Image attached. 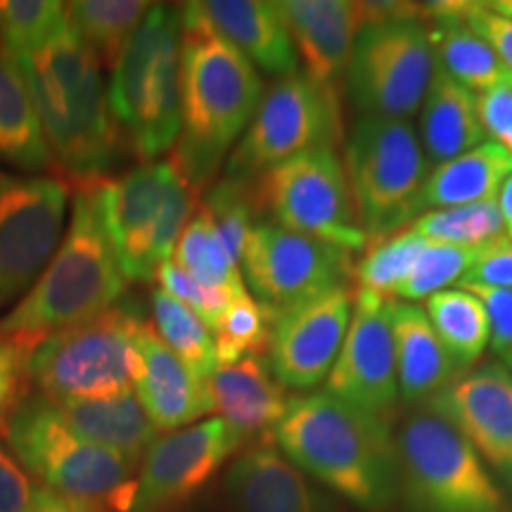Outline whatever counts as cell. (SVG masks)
I'll return each mask as SVG.
<instances>
[{
	"label": "cell",
	"mask_w": 512,
	"mask_h": 512,
	"mask_svg": "<svg viewBox=\"0 0 512 512\" xmlns=\"http://www.w3.org/2000/svg\"><path fill=\"white\" fill-rule=\"evenodd\" d=\"M512 176V155L486 140L451 162L434 166L420 195V209H448L498 200Z\"/></svg>",
	"instance_id": "cell-29"
},
{
	"label": "cell",
	"mask_w": 512,
	"mask_h": 512,
	"mask_svg": "<svg viewBox=\"0 0 512 512\" xmlns=\"http://www.w3.org/2000/svg\"><path fill=\"white\" fill-rule=\"evenodd\" d=\"M389 5L349 3V0H278V10L290 31L304 76L335 91L347 72L356 36Z\"/></svg>",
	"instance_id": "cell-20"
},
{
	"label": "cell",
	"mask_w": 512,
	"mask_h": 512,
	"mask_svg": "<svg viewBox=\"0 0 512 512\" xmlns=\"http://www.w3.org/2000/svg\"><path fill=\"white\" fill-rule=\"evenodd\" d=\"M482 247H460L444 245V242H430L425 252L418 256L408 278L394 292L399 302H420L430 299L432 294L448 290V285L460 283L475 264Z\"/></svg>",
	"instance_id": "cell-38"
},
{
	"label": "cell",
	"mask_w": 512,
	"mask_h": 512,
	"mask_svg": "<svg viewBox=\"0 0 512 512\" xmlns=\"http://www.w3.org/2000/svg\"><path fill=\"white\" fill-rule=\"evenodd\" d=\"M36 102L53 162L72 181H105L126 150L112 117L100 62L69 22L34 53L15 55Z\"/></svg>",
	"instance_id": "cell-3"
},
{
	"label": "cell",
	"mask_w": 512,
	"mask_h": 512,
	"mask_svg": "<svg viewBox=\"0 0 512 512\" xmlns=\"http://www.w3.org/2000/svg\"><path fill=\"white\" fill-rule=\"evenodd\" d=\"M3 432L19 463L53 494L95 512L131 510L140 465L79 437L53 399H22Z\"/></svg>",
	"instance_id": "cell-5"
},
{
	"label": "cell",
	"mask_w": 512,
	"mask_h": 512,
	"mask_svg": "<svg viewBox=\"0 0 512 512\" xmlns=\"http://www.w3.org/2000/svg\"><path fill=\"white\" fill-rule=\"evenodd\" d=\"M38 512H95V510L86 508V505L74 503V501H67V498L55 494Z\"/></svg>",
	"instance_id": "cell-50"
},
{
	"label": "cell",
	"mask_w": 512,
	"mask_h": 512,
	"mask_svg": "<svg viewBox=\"0 0 512 512\" xmlns=\"http://www.w3.org/2000/svg\"><path fill=\"white\" fill-rule=\"evenodd\" d=\"M176 512H181V510H176Z\"/></svg>",
	"instance_id": "cell-53"
},
{
	"label": "cell",
	"mask_w": 512,
	"mask_h": 512,
	"mask_svg": "<svg viewBox=\"0 0 512 512\" xmlns=\"http://www.w3.org/2000/svg\"><path fill=\"white\" fill-rule=\"evenodd\" d=\"M240 268L247 292L273 325L285 311L342 285L349 252L261 221L249 235Z\"/></svg>",
	"instance_id": "cell-13"
},
{
	"label": "cell",
	"mask_w": 512,
	"mask_h": 512,
	"mask_svg": "<svg viewBox=\"0 0 512 512\" xmlns=\"http://www.w3.org/2000/svg\"><path fill=\"white\" fill-rule=\"evenodd\" d=\"M150 8L145 0H76L67 3V22L95 60L112 72Z\"/></svg>",
	"instance_id": "cell-32"
},
{
	"label": "cell",
	"mask_w": 512,
	"mask_h": 512,
	"mask_svg": "<svg viewBox=\"0 0 512 512\" xmlns=\"http://www.w3.org/2000/svg\"><path fill=\"white\" fill-rule=\"evenodd\" d=\"M325 394L377 415H387L401 399L389 299L356 294L342 351L325 380Z\"/></svg>",
	"instance_id": "cell-17"
},
{
	"label": "cell",
	"mask_w": 512,
	"mask_h": 512,
	"mask_svg": "<svg viewBox=\"0 0 512 512\" xmlns=\"http://www.w3.org/2000/svg\"><path fill=\"white\" fill-rule=\"evenodd\" d=\"M427 8L430 10L420 12L430 17L427 29L437 53V64L453 81L479 95L510 86L512 72L494 48L460 19V3H437Z\"/></svg>",
	"instance_id": "cell-28"
},
{
	"label": "cell",
	"mask_w": 512,
	"mask_h": 512,
	"mask_svg": "<svg viewBox=\"0 0 512 512\" xmlns=\"http://www.w3.org/2000/svg\"><path fill=\"white\" fill-rule=\"evenodd\" d=\"M339 136L337 93L294 74L268 88L247 131L226 159V178L249 183L273 166Z\"/></svg>",
	"instance_id": "cell-12"
},
{
	"label": "cell",
	"mask_w": 512,
	"mask_h": 512,
	"mask_svg": "<svg viewBox=\"0 0 512 512\" xmlns=\"http://www.w3.org/2000/svg\"><path fill=\"white\" fill-rule=\"evenodd\" d=\"M155 278L159 280V290L171 294V297L178 299L183 306H188L192 313H197V316L207 323V328L211 332H214L221 316L235 299L230 297V294L209 290V287L202 285L200 280H195L190 273H185L174 259L162 261V264L157 266Z\"/></svg>",
	"instance_id": "cell-42"
},
{
	"label": "cell",
	"mask_w": 512,
	"mask_h": 512,
	"mask_svg": "<svg viewBox=\"0 0 512 512\" xmlns=\"http://www.w3.org/2000/svg\"><path fill=\"white\" fill-rule=\"evenodd\" d=\"M389 318H392L399 396L408 403L434 399L456 380L460 370L448 356L425 311L415 304L389 299Z\"/></svg>",
	"instance_id": "cell-25"
},
{
	"label": "cell",
	"mask_w": 512,
	"mask_h": 512,
	"mask_svg": "<svg viewBox=\"0 0 512 512\" xmlns=\"http://www.w3.org/2000/svg\"><path fill=\"white\" fill-rule=\"evenodd\" d=\"M181 8L152 5L107 83L112 117L140 164L159 162L181 138Z\"/></svg>",
	"instance_id": "cell-6"
},
{
	"label": "cell",
	"mask_w": 512,
	"mask_h": 512,
	"mask_svg": "<svg viewBox=\"0 0 512 512\" xmlns=\"http://www.w3.org/2000/svg\"><path fill=\"white\" fill-rule=\"evenodd\" d=\"M351 311L354 297L339 285L275 318L268 342V366L275 380L297 392L328 380L347 337Z\"/></svg>",
	"instance_id": "cell-16"
},
{
	"label": "cell",
	"mask_w": 512,
	"mask_h": 512,
	"mask_svg": "<svg viewBox=\"0 0 512 512\" xmlns=\"http://www.w3.org/2000/svg\"><path fill=\"white\" fill-rule=\"evenodd\" d=\"M55 403L79 437L138 465L143 463L152 444L162 437L133 392Z\"/></svg>",
	"instance_id": "cell-26"
},
{
	"label": "cell",
	"mask_w": 512,
	"mask_h": 512,
	"mask_svg": "<svg viewBox=\"0 0 512 512\" xmlns=\"http://www.w3.org/2000/svg\"><path fill=\"white\" fill-rule=\"evenodd\" d=\"M430 240L420 238L411 228L375 242L366 259L358 266V292L394 299V292L408 278L418 256L425 252Z\"/></svg>",
	"instance_id": "cell-36"
},
{
	"label": "cell",
	"mask_w": 512,
	"mask_h": 512,
	"mask_svg": "<svg viewBox=\"0 0 512 512\" xmlns=\"http://www.w3.org/2000/svg\"><path fill=\"white\" fill-rule=\"evenodd\" d=\"M200 8L214 29L256 69L287 79L299 74V57L278 3L264 0H204Z\"/></svg>",
	"instance_id": "cell-22"
},
{
	"label": "cell",
	"mask_w": 512,
	"mask_h": 512,
	"mask_svg": "<svg viewBox=\"0 0 512 512\" xmlns=\"http://www.w3.org/2000/svg\"><path fill=\"white\" fill-rule=\"evenodd\" d=\"M152 325L157 335L197 380L207 382L219 368L214 332L207 323L164 290L152 292Z\"/></svg>",
	"instance_id": "cell-34"
},
{
	"label": "cell",
	"mask_w": 512,
	"mask_h": 512,
	"mask_svg": "<svg viewBox=\"0 0 512 512\" xmlns=\"http://www.w3.org/2000/svg\"><path fill=\"white\" fill-rule=\"evenodd\" d=\"M3 181H5V176H3V174H0V183H3Z\"/></svg>",
	"instance_id": "cell-52"
},
{
	"label": "cell",
	"mask_w": 512,
	"mask_h": 512,
	"mask_svg": "<svg viewBox=\"0 0 512 512\" xmlns=\"http://www.w3.org/2000/svg\"><path fill=\"white\" fill-rule=\"evenodd\" d=\"M280 453L363 512L392 508L399 489V453L384 415L335 396H292L273 427Z\"/></svg>",
	"instance_id": "cell-2"
},
{
	"label": "cell",
	"mask_w": 512,
	"mask_h": 512,
	"mask_svg": "<svg viewBox=\"0 0 512 512\" xmlns=\"http://www.w3.org/2000/svg\"><path fill=\"white\" fill-rule=\"evenodd\" d=\"M131 384L159 432H176L214 413L207 384L166 347L150 320L140 325L133 339Z\"/></svg>",
	"instance_id": "cell-21"
},
{
	"label": "cell",
	"mask_w": 512,
	"mask_h": 512,
	"mask_svg": "<svg viewBox=\"0 0 512 512\" xmlns=\"http://www.w3.org/2000/svg\"><path fill=\"white\" fill-rule=\"evenodd\" d=\"M69 185L29 176L0 183V309L27 294L62 242Z\"/></svg>",
	"instance_id": "cell-14"
},
{
	"label": "cell",
	"mask_w": 512,
	"mask_h": 512,
	"mask_svg": "<svg viewBox=\"0 0 512 512\" xmlns=\"http://www.w3.org/2000/svg\"><path fill=\"white\" fill-rule=\"evenodd\" d=\"M226 491L233 512H320L304 472L268 441L235 460Z\"/></svg>",
	"instance_id": "cell-23"
},
{
	"label": "cell",
	"mask_w": 512,
	"mask_h": 512,
	"mask_svg": "<svg viewBox=\"0 0 512 512\" xmlns=\"http://www.w3.org/2000/svg\"><path fill=\"white\" fill-rule=\"evenodd\" d=\"M486 8L498 12V15L512 19V0H494V3H486Z\"/></svg>",
	"instance_id": "cell-51"
},
{
	"label": "cell",
	"mask_w": 512,
	"mask_h": 512,
	"mask_svg": "<svg viewBox=\"0 0 512 512\" xmlns=\"http://www.w3.org/2000/svg\"><path fill=\"white\" fill-rule=\"evenodd\" d=\"M460 290L470 292L482 302L491 328V347L501 358L503 366L512 373V290L503 287H489L479 283H458Z\"/></svg>",
	"instance_id": "cell-44"
},
{
	"label": "cell",
	"mask_w": 512,
	"mask_h": 512,
	"mask_svg": "<svg viewBox=\"0 0 512 512\" xmlns=\"http://www.w3.org/2000/svg\"><path fill=\"white\" fill-rule=\"evenodd\" d=\"M67 24V3L0 0V43L12 55L34 53Z\"/></svg>",
	"instance_id": "cell-37"
},
{
	"label": "cell",
	"mask_w": 512,
	"mask_h": 512,
	"mask_svg": "<svg viewBox=\"0 0 512 512\" xmlns=\"http://www.w3.org/2000/svg\"><path fill=\"white\" fill-rule=\"evenodd\" d=\"M256 211L292 233L309 235L354 254L366 247L368 235L358 226L344 164L335 147L323 145L273 166L252 190Z\"/></svg>",
	"instance_id": "cell-11"
},
{
	"label": "cell",
	"mask_w": 512,
	"mask_h": 512,
	"mask_svg": "<svg viewBox=\"0 0 512 512\" xmlns=\"http://www.w3.org/2000/svg\"><path fill=\"white\" fill-rule=\"evenodd\" d=\"M344 171L358 226L382 240L418 214L432 169L411 121L361 117L344 143Z\"/></svg>",
	"instance_id": "cell-7"
},
{
	"label": "cell",
	"mask_w": 512,
	"mask_h": 512,
	"mask_svg": "<svg viewBox=\"0 0 512 512\" xmlns=\"http://www.w3.org/2000/svg\"><path fill=\"white\" fill-rule=\"evenodd\" d=\"M27 358V351L0 339V425L3 427L10 413L17 408V403L22 401L19 394H22L24 380H29Z\"/></svg>",
	"instance_id": "cell-47"
},
{
	"label": "cell",
	"mask_w": 512,
	"mask_h": 512,
	"mask_svg": "<svg viewBox=\"0 0 512 512\" xmlns=\"http://www.w3.org/2000/svg\"><path fill=\"white\" fill-rule=\"evenodd\" d=\"M406 228L430 242L460 247H482L505 235V223L498 200L465 204V207L432 209L413 219Z\"/></svg>",
	"instance_id": "cell-35"
},
{
	"label": "cell",
	"mask_w": 512,
	"mask_h": 512,
	"mask_svg": "<svg viewBox=\"0 0 512 512\" xmlns=\"http://www.w3.org/2000/svg\"><path fill=\"white\" fill-rule=\"evenodd\" d=\"M463 280H467V283L512 290V242L508 235L482 245L475 264H472Z\"/></svg>",
	"instance_id": "cell-46"
},
{
	"label": "cell",
	"mask_w": 512,
	"mask_h": 512,
	"mask_svg": "<svg viewBox=\"0 0 512 512\" xmlns=\"http://www.w3.org/2000/svg\"><path fill=\"white\" fill-rule=\"evenodd\" d=\"M126 285L102 226L95 185H81L60 247L22 302L0 318V339L31 354L43 339L124 299Z\"/></svg>",
	"instance_id": "cell-4"
},
{
	"label": "cell",
	"mask_w": 512,
	"mask_h": 512,
	"mask_svg": "<svg viewBox=\"0 0 512 512\" xmlns=\"http://www.w3.org/2000/svg\"><path fill=\"white\" fill-rule=\"evenodd\" d=\"M425 313L456 368L475 366L491 342L482 302L465 290H444L425 299Z\"/></svg>",
	"instance_id": "cell-33"
},
{
	"label": "cell",
	"mask_w": 512,
	"mask_h": 512,
	"mask_svg": "<svg viewBox=\"0 0 512 512\" xmlns=\"http://www.w3.org/2000/svg\"><path fill=\"white\" fill-rule=\"evenodd\" d=\"M171 259L185 273L200 280L202 285H207L209 290L230 294V297L247 294L240 261L235 259L226 245V240L221 238L219 228H216V223L204 204L195 211L188 226H185Z\"/></svg>",
	"instance_id": "cell-31"
},
{
	"label": "cell",
	"mask_w": 512,
	"mask_h": 512,
	"mask_svg": "<svg viewBox=\"0 0 512 512\" xmlns=\"http://www.w3.org/2000/svg\"><path fill=\"white\" fill-rule=\"evenodd\" d=\"M418 12L389 5L356 36L344 76L363 117L411 121L422 107L439 64Z\"/></svg>",
	"instance_id": "cell-10"
},
{
	"label": "cell",
	"mask_w": 512,
	"mask_h": 512,
	"mask_svg": "<svg viewBox=\"0 0 512 512\" xmlns=\"http://www.w3.org/2000/svg\"><path fill=\"white\" fill-rule=\"evenodd\" d=\"M460 19L484 38L512 72V19L486 8V3H460Z\"/></svg>",
	"instance_id": "cell-45"
},
{
	"label": "cell",
	"mask_w": 512,
	"mask_h": 512,
	"mask_svg": "<svg viewBox=\"0 0 512 512\" xmlns=\"http://www.w3.org/2000/svg\"><path fill=\"white\" fill-rule=\"evenodd\" d=\"M166 162H169V171H166L164 197L157 214L155 242H152V252H155L157 266L174 256L178 238H181L185 226H188L192 216H195V211L200 209L197 207V195H200V190L183 176V171L178 169L174 159L169 157Z\"/></svg>",
	"instance_id": "cell-41"
},
{
	"label": "cell",
	"mask_w": 512,
	"mask_h": 512,
	"mask_svg": "<svg viewBox=\"0 0 512 512\" xmlns=\"http://www.w3.org/2000/svg\"><path fill=\"white\" fill-rule=\"evenodd\" d=\"M169 162L140 164L119 178L95 183L100 219L126 283H150L157 273L155 226Z\"/></svg>",
	"instance_id": "cell-18"
},
{
	"label": "cell",
	"mask_w": 512,
	"mask_h": 512,
	"mask_svg": "<svg viewBox=\"0 0 512 512\" xmlns=\"http://www.w3.org/2000/svg\"><path fill=\"white\" fill-rule=\"evenodd\" d=\"M477 110L486 136L512 155V83L477 95Z\"/></svg>",
	"instance_id": "cell-48"
},
{
	"label": "cell",
	"mask_w": 512,
	"mask_h": 512,
	"mask_svg": "<svg viewBox=\"0 0 512 512\" xmlns=\"http://www.w3.org/2000/svg\"><path fill=\"white\" fill-rule=\"evenodd\" d=\"M430 408L470 441L489 470L512 489V373L489 363L458 375Z\"/></svg>",
	"instance_id": "cell-19"
},
{
	"label": "cell",
	"mask_w": 512,
	"mask_h": 512,
	"mask_svg": "<svg viewBox=\"0 0 512 512\" xmlns=\"http://www.w3.org/2000/svg\"><path fill=\"white\" fill-rule=\"evenodd\" d=\"M145 316L131 299L43 339L27 358V377L53 401L133 392V339Z\"/></svg>",
	"instance_id": "cell-9"
},
{
	"label": "cell",
	"mask_w": 512,
	"mask_h": 512,
	"mask_svg": "<svg viewBox=\"0 0 512 512\" xmlns=\"http://www.w3.org/2000/svg\"><path fill=\"white\" fill-rule=\"evenodd\" d=\"M498 207H501V214H503L505 235H508L512 242V176L508 178V183L503 185L501 195H498Z\"/></svg>",
	"instance_id": "cell-49"
},
{
	"label": "cell",
	"mask_w": 512,
	"mask_h": 512,
	"mask_svg": "<svg viewBox=\"0 0 512 512\" xmlns=\"http://www.w3.org/2000/svg\"><path fill=\"white\" fill-rule=\"evenodd\" d=\"M204 207L209 209L211 219H214L230 252L235 259L242 261L247 240L256 226V204L252 192L247 190V183L233 181V178L216 183L209 190Z\"/></svg>",
	"instance_id": "cell-40"
},
{
	"label": "cell",
	"mask_w": 512,
	"mask_h": 512,
	"mask_svg": "<svg viewBox=\"0 0 512 512\" xmlns=\"http://www.w3.org/2000/svg\"><path fill=\"white\" fill-rule=\"evenodd\" d=\"M181 138L171 159L202 190L247 131L264 98L256 67L228 43L200 3L181 5Z\"/></svg>",
	"instance_id": "cell-1"
},
{
	"label": "cell",
	"mask_w": 512,
	"mask_h": 512,
	"mask_svg": "<svg viewBox=\"0 0 512 512\" xmlns=\"http://www.w3.org/2000/svg\"><path fill=\"white\" fill-rule=\"evenodd\" d=\"M207 392L214 413L242 439L273 430L287 411L285 387L275 380L266 358L247 356L233 366H219L209 377Z\"/></svg>",
	"instance_id": "cell-24"
},
{
	"label": "cell",
	"mask_w": 512,
	"mask_h": 512,
	"mask_svg": "<svg viewBox=\"0 0 512 512\" xmlns=\"http://www.w3.org/2000/svg\"><path fill=\"white\" fill-rule=\"evenodd\" d=\"M219 366H233L247 356H261L271 342V318L252 294L235 297L214 328Z\"/></svg>",
	"instance_id": "cell-39"
},
{
	"label": "cell",
	"mask_w": 512,
	"mask_h": 512,
	"mask_svg": "<svg viewBox=\"0 0 512 512\" xmlns=\"http://www.w3.org/2000/svg\"><path fill=\"white\" fill-rule=\"evenodd\" d=\"M53 496L0 441V512H38Z\"/></svg>",
	"instance_id": "cell-43"
},
{
	"label": "cell",
	"mask_w": 512,
	"mask_h": 512,
	"mask_svg": "<svg viewBox=\"0 0 512 512\" xmlns=\"http://www.w3.org/2000/svg\"><path fill=\"white\" fill-rule=\"evenodd\" d=\"M0 159L22 171H43L53 155L36 102L15 55L0 43Z\"/></svg>",
	"instance_id": "cell-30"
},
{
	"label": "cell",
	"mask_w": 512,
	"mask_h": 512,
	"mask_svg": "<svg viewBox=\"0 0 512 512\" xmlns=\"http://www.w3.org/2000/svg\"><path fill=\"white\" fill-rule=\"evenodd\" d=\"M242 441L221 418L162 434L138 467L136 496L128 512H176L221 470Z\"/></svg>",
	"instance_id": "cell-15"
},
{
	"label": "cell",
	"mask_w": 512,
	"mask_h": 512,
	"mask_svg": "<svg viewBox=\"0 0 512 512\" xmlns=\"http://www.w3.org/2000/svg\"><path fill=\"white\" fill-rule=\"evenodd\" d=\"M420 143L427 162L439 166L486 143L477 95L437 67L420 107Z\"/></svg>",
	"instance_id": "cell-27"
},
{
	"label": "cell",
	"mask_w": 512,
	"mask_h": 512,
	"mask_svg": "<svg viewBox=\"0 0 512 512\" xmlns=\"http://www.w3.org/2000/svg\"><path fill=\"white\" fill-rule=\"evenodd\" d=\"M396 453L408 512H510L470 441L430 406L403 422Z\"/></svg>",
	"instance_id": "cell-8"
}]
</instances>
